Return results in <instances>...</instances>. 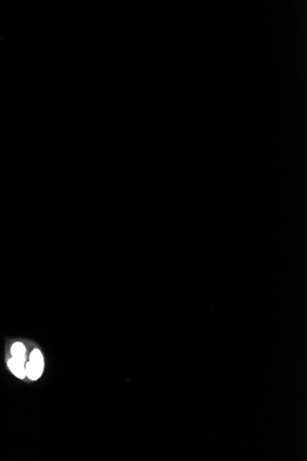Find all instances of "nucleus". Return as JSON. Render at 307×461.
Returning <instances> with one entry per match:
<instances>
[{
    "label": "nucleus",
    "instance_id": "f257e3e1",
    "mask_svg": "<svg viewBox=\"0 0 307 461\" xmlns=\"http://www.w3.org/2000/svg\"><path fill=\"white\" fill-rule=\"evenodd\" d=\"M24 364L25 362L19 361L13 357L10 358L8 362V366L12 374L20 380H23L26 377V368Z\"/></svg>",
    "mask_w": 307,
    "mask_h": 461
},
{
    "label": "nucleus",
    "instance_id": "f03ea898",
    "mask_svg": "<svg viewBox=\"0 0 307 461\" xmlns=\"http://www.w3.org/2000/svg\"><path fill=\"white\" fill-rule=\"evenodd\" d=\"M25 368H26V377L31 380H37L38 379H40V377L42 376L43 371H44V368H41V367L37 366L30 361L25 366Z\"/></svg>",
    "mask_w": 307,
    "mask_h": 461
},
{
    "label": "nucleus",
    "instance_id": "20e7f679",
    "mask_svg": "<svg viewBox=\"0 0 307 461\" xmlns=\"http://www.w3.org/2000/svg\"><path fill=\"white\" fill-rule=\"evenodd\" d=\"M30 362L32 363L33 365H35L37 366L41 367V368H44L45 366V362H44V356H43V353H41V351L39 349H34L31 355H30Z\"/></svg>",
    "mask_w": 307,
    "mask_h": 461
},
{
    "label": "nucleus",
    "instance_id": "7ed1b4c3",
    "mask_svg": "<svg viewBox=\"0 0 307 461\" xmlns=\"http://www.w3.org/2000/svg\"><path fill=\"white\" fill-rule=\"evenodd\" d=\"M25 353L26 349L22 343H15L11 347V354L12 357L18 359L19 361L25 362Z\"/></svg>",
    "mask_w": 307,
    "mask_h": 461
}]
</instances>
